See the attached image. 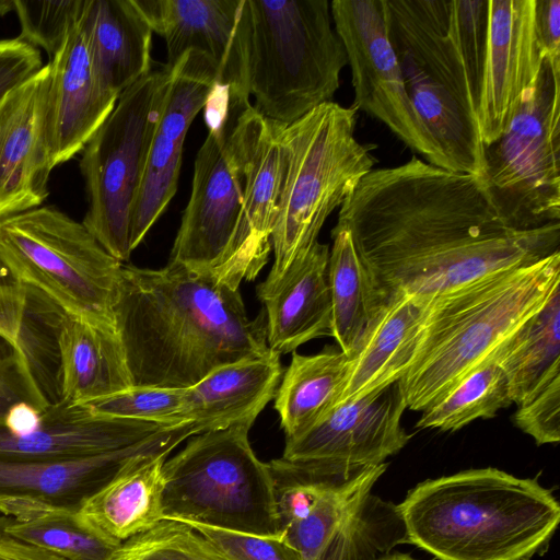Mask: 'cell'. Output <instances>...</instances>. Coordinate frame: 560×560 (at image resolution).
Here are the masks:
<instances>
[{"label": "cell", "instance_id": "6da1fadb", "mask_svg": "<svg viewBox=\"0 0 560 560\" xmlns=\"http://www.w3.org/2000/svg\"><path fill=\"white\" fill-rule=\"evenodd\" d=\"M346 229L381 291L432 296L487 273L537 262L557 252L560 222L510 226L481 177L419 158L373 168L345 199Z\"/></svg>", "mask_w": 560, "mask_h": 560}, {"label": "cell", "instance_id": "7a4b0ae2", "mask_svg": "<svg viewBox=\"0 0 560 560\" xmlns=\"http://www.w3.org/2000/svg\"><path fill=\"white\" fill-rule=\"evenodd\" d=\"M113 315L133 386L189 388L270 351L264 310L250 319L240 289L171 261L161 269L124 264Z\"/></svg>", "mask_w": 560, "mask_h": 560}, {"label": "cell", "instance_id": "3957f363", "mask_svg": "<svg viewBox=\"0 0 560 560\" xmlns=\"http://www.w3.org/2000/svg\"><path fill=\"white\" fill-rule=\"evenodd\" d=\"M397 506L407 542L438 560H528L560 522L550 490L492 467L425 480Z\"/></svg>", "mask_w": 560, "mask_h": 560}, {"label": "cell", "instance_id": "277c9868", "mask_svg": "<svg viewBox=\"0 0 560 560\" xmlns=\"http://www.w3.org/2000/svg\"><path fill=\"white\" fill-rule=\"evenodd\" d=\"M560 289V252L497 270L430 298L412 360L399 380L407 409L447 395Z\"/></svg>", "mask_w": 560, "mask_h": 560}, {"label": "cell", "instance_id": "5b68a950", "mask_svg": "<svg viewBox=\"0 0 560 560\" xmlns=\"http://www.w3.org/2000/svg\"><path fill=\"white\" fill-rule=\"evenodd\" d=\"M246 85L253 107L289 126L332 102L348 63L327 0H244Z\"/></svg>", "mask_w": 560, "mask_h": 560}, {"label": "cell", "instance_id": "8992f818", "mask_svg": "<svg viewBox=\"0 0 560 560\" xmlns=\"http://www.w3.org/2000/svg\"><path fill=\"white\" fill-rule=\"evenodd\" d=\"M357 112L332 101L283 127L287 164L271 232L273 264L257 296L305 256L327 218L374 168L371 149L355 138Z\"/></svg>", "mask_w": 560, "mask_h": 560}, {"label": "cell", "instance_id": "52a82bcc", "mask_svg": "<svg viewBox=\"0 0 560 560\" xmlns=\"http://www.w3.org/2000/svg\"><path fill=\"white\" fill-rule=\"evenodd\" d=\"M203 110L208 135L195 159L190 197L168 261L229 285L232 244L266 118L249 96L219 84Z\"/></svg>", "mask_w": 560, "mask_h": 560}, {"label": "cell", "instance_id": "ba28073f", "mask_svg": "<svg viewBox=\"0 0 560 560\" xmlns=\"http://www.w3.org/2000/svg\"><path fill=\"white\" fill-rule=\"evenodd\" d=\"M387 37L439 167L482 177L477 112L448 35V0H382Z\"/></svg>", "mask_w": 560, "mask_h": 560}, {"label": "cell", "instance_id": "9c48e42d", "mask_svg": "<svg viewBox=\"0 0 560 560\" xmlns=\"http://www.w3.org/2000/svg\"><path fill=\"white\" fill-rule=\"evenodd\" d=\"M254 423L195 434L163 464V518L281 537L269 463L254 453Z\"/></svg>", "mask_w": 560, "mask_h": 560}, {"label": "cell", "instance_id": "30bf717a", "mask_svg": "<svg viewBox=\"0 0 560 560\" xmlns=\"http://www.w3.org/2000/svg\"><path fill=\"white\" fill-rule=\"evenodd\" d=\"M0 262L63 312L115 324L124 264L59 209L40 206L0 220Z\"/></svg>", "mask_w": 560, "mask_h": 560}, {"label": "cell", "instance_id": "8fae6325", "mask_svg": "<svg viewBox=\"0 0 560 560\" xmlns=\"http://www.w3.org/2000/svg\"><path fill=\"white\" fill-rule=\"evenodd\" d=\"M170 81L171 69L164 66L125 90L82 150L88 196L82 223L121 264L132 252V212Z\"/></svg>", "mask_w": 560, "mask_h": 560}, {"label": "cell", "instance_id": "7c38bea8", "mask_svg": "<svg viewBox=\"0 0 560 560\" xmlns=\"http://www.w3.org/2000/svg\"><path fill=\"white\" fill-rule=\"evenodd\" d=\"M481 178L510 226L560 222V65L544 59L506 130L485 147Z\"/></svg>", "mask_w": 560, "mask_h": 560}, {"label": "cell", "instance_id": "4fadbf2b", "mask_svg": "<svg viewBox=\"0 0 560 560\" xmlns=\"http://www.w3.org/2000/svg\"><path fill=\"white\" fill-rule=\"evenodd\" d=\"M406 400L399 381L339 404L301 435L285 440L272 469L322 482L349 480L384 464L411 435L401 424Z\"/></svg>", "mask_w": 560, "mask_h": 560}, {"label": "cell", "instance_id": "5bb4252c", "mask_svg": "<svg viewBox=\"0 0 560 560\" xmlns=\"http://www.w3.org/2000/svg\"><path fill=\"white\" fill-rule=\"evenodd\" d=\"M387 464L327 482L311 512L281 537L302 560H382L407 542L398 506L373 493Z\"/></svg>", "mask_w": 560, "mask_h": 560}, {"label": "cell", "instance_id": "9a60e30c", "mask_svg": "<svg viewBox=\"0 0 560 560\" xmlns=\"http://www.w3.org/2000/svg\"><path fill=\"white\" fill-rule=\"evenodd\" d=\"M330 13L351 69V107L381 120L428 163L439 166L436 149L409 98L387 37L382 0H334Z\"/></svg>", "mask_w": 560, "mask_h": 560}, {"label": "cell", "instance_id": "2e32d148", "mask_svg": "<svg viewBox=\"0 0 560 560\" xmlns=\"http://www.w3.org/2000/svg\"><path fill=\"white\" fill-rule=\"evenodd\" d=\"M198 433L190 422L163 428L128 447L74 460L0 457V514L25 521L51 513H77L86 499L131 462L168 455Z\"/></svg>", "mask_w": 560, "mask_h": 560}, {"label": "cell", "instance_id": "e0dca14e", "mask_svg": "<svg viewBox=\"0 0 560 560\" xmlns=\"http://www.w3.org/2000/svg\"><path fill=\"white\" fill-rule=\"evenodd\" d=\"M217 83L214 63L196 50H188L171 69L132 212L131 250L143 241L176 194L186 135Z\"/></svg>", "mask_w": 560, "mask_h": 560}, {"label": "cell", "instance_id": "ac0fdd59", "mask_svg": "<svg viewBox=\"0 0 560 560\" xmlns=\"http://www.w3.org/2000/svg\"><path fill=\"white\" fill-rule=\"evenodd\" d=\"M487 55L478 127L483 147L506 130L536 82L544 55L536 38L535 0H489Z\"/></svg>", "mask_w": 560, "mask_h": 560}, {"label": "cell", "instance_id": "d6986e66", "mask_svg": "<svg viewBox=\"0 0 560 560\" xmlns=\"http://www.w3.org/2000/svg\"><path fill=\"white\" fill-rule=\"evenodd\" d=\"M49 73L47 63L0 98V220L40 207L48 196Z\"/></svg>", "mask_w": 560, "mask_h": 560}, {"label": "cell", "instance_id": "ffe728a7", "mask_svg": "<svg viewBox=\"0 0 560 560\" xmlns=\"http://www.w3.org/2000/svg\"><path fill=\"white\" fill-rule=\"evenodd\" d=\"M166 44V68L188 51L206 55L219 85L249 96L246 85L244 0H135Z\"/></svg>", "mask_w": 560, "mask_h": 560}, {"label": "cell", "instance_id": "44dd1931", "mask_svg": "<svg viewBox=\"0 0 560 560\" xmlns=\"http://www.w3.org/2000/svg\"><path fill=\"white\" fill-rule=\"evenodd\" d=\"M48 66L46 135L55 168L83 150L118 98L96 77L81 23Z\"/></svg>", "mask_w": 560, "mask_h": 560}, {"label": "cell", "instance_id": "7402d4cb", "mask_svg": "<svg viewBox=\"0 0 560 560\" xmlns=\"http://www.w3.org/2000/svg\"><path fill=\"white\" fill-rule=\"evenodd\" d=\"M163 428L147 421L98 415L85 404L58 400L42 412L40 424L31 434L13 436L0 429V457L83 459L128 447Z\"/></svg>", "mask_w": 560, "mask_h": 560}, {"label": "cell", "instance_id": "603a6c76", "mask_svg": "<svg viewBox=\"0 0 560 560\" xmlns=\"http://www.w3.org/2000/svg\"><path fill=\"white\" fill-rule=\"evenodd\" d=\"M56 348L59 400L88 404L133 387L115 324L62 312Z\"/></svg>", "mask_w": 560, "mask_h": 560}, {"label": "cell", "instance_id": "cb8c5ba5", "mask_svg": "<svg viewBox=\"0 0 560 560\" xmlns=\"http://www.w3.org/2000/svg\"><path fill=\"white\" fill-rule=\"evenodd\" d=\"M283 127L266 119L257 142L232 244L229 285L233 289L254 280L272 249L271 232L287 164Z\"/></svg>", "mask_w": 560, "mask_h": 560}, {"label": "cell", "instance_id": "d4e9b609", "mask_svg": "<svg viewBox=\"0 0 560 560\" xmlns=\"http://www.w3.org/2000/svg\"><path fill=\"white\" fill-rule=\"evenodd\" d=\"M329 246L318 241L281 281L258 296L266 315L267 345L278 355L330 336Z\"/></svg>", "mask_w": 560, "mask_h": 560}, {"label": "cell", "instance_id": "484cf974", "mask_svg": "<svg viewBox=\"0 0 560 560\" xmlns=\"http://www.w3.org/2000/svg\"><path fill=\"white\" fill-rule=\"evenodd\" d=\"M281 376L280 355L271 350L220 366L185 388L186 421L196 424L200 433L254 423L275 398Z\"/></svg>", "mask_w": 560, "mask_h": 560}, {"label": "cell", "instance_id": "4316f807", "mask_svg": "<svg viewBox=\"0 0 560 560\" xmlns=\"http://www.w3.org/2000/svg\"><path fill=\"white\" fill-rule=\"evenodd\" d=\"M101 85L115 97L150 73L153 32L135 0H88L80 21Z\"/></svg>", "mask_w": 560, "mask_h": 560}, {"label": "cell", "instance_id": "83f0119b", "mask_svg": "<svg viewBox=\"0 0 560 560\" xmlns=\"http://www.w3.org/2000/svg\"><path fill=\"white\" fill-rule=\"evenodd\" d=\"M430 298L409 293L388 298L351 355L348 381L338 405L402 377L412 360Z\"/></svg>", "mask_w": 560, "mask_h": 560}, {"label": "cell", "instance_id": "f1b7e54d", "mask_svg": "<svg viewBox=\"0 0 560 560\" xmlns=\"http://www.w3.org/2000/svg\"><path fill=\"white\" fill-rule=\"evenodd\" d=\"M167 455L138 458L93 493L77 512L82 523L121 545L163 518V464Z\"/></svg>", "mask_w": 560, "mask_h": 560}, {"label": "cell", "instance_id": "f546056e", "mask_svg": "<svg viewBox=\"0 0 560 560\" xmlns=\"http://www.w3.org/2000/svg\"><path fill=\"white\" fill-rule=\"evenodd\" d=\"M350 363L351 357L334 347L315 354L292 352L275 396L285 440L301 435L338 405Z\"/></svg>", "mask_w": 560, "mask_h": 560}, {"label": "cell", "instance_id": "4dcf8cb0", "mask_svg": "<svg viewBox=\"0 0 560 560\" xmlns=\"http://www.w3.org/2000/svg\"><path fill=\"white\" fill-rule=\"evenodd\" d=\"M328 284L331 302V330L339 349L352 355L387 302L372 271L363 260L350 233L331 231Z\"/></svg>", "mask_w": 560, "mask_h": 560}, {"label": "cell", "instance_id": "1f68e13d", "mask_svg": "<svg viewBox=\"0 0 560 560\" xmlns=\"http://www.w3.org/2000/svg\"><path fill=\"white\" fill-rule=\"evenodd\" d=\"M483 360L493 361L503 371L511 400L517 406L560 375V289Z\"/></svg>", "mask_w": 560, "mask_h": 560}, {"label": "cell", "instance_id": "d6a6232c", "mask_svg": "<svg viewBox=\"0 0 560 560\" xmlns=\"http://www.w3.org/2000/svg\"><path fill=\"white\" fill-rule=\"evenodd\" d=\"M512 404L503 371L483 360L447 395L421 411L416 428L453 432L476 419L492 418Z\"/></svg>", "mask_w": 560, "mask_h": 560}, {"label": "cell", "instance_id": "836d02e7", "mask_svg": "<svg viewBox=\"0 0 560 560\" xmlns=\"http://www.w3.org/2000/svg\"><path fill=\"white\" fill-rule=\"evenodd\" d=\"M3 529L66 560H107L119 547L82 523L77 513H51L25 521L4 516Z\"/></svg>", "mask_w": 560, "mask_h": 560}, {"label": "cell", "instance_id": "e575fe53", "mask_svg": "<svg viewBox=\"0 0 560 560\" xmlns=\"http://www.w3.org/2000/svg\"><path fill=\"white\" fill-rule=\"evenodd\" d=\"M107 560H228L191 525L162 520L126 540Z\"/></svg>", "mask_w": 560, "mask_h": 560}, {"label": "cell", "instance_id": "d590c367", "mask_svg": "<svg viewBox=\"0 0 560 560\" xmlns=\"http://www.w3.org/2000/svg\"><path fill=\"white\" fill-rule=\"evenodd\" d=\"M489 0H451L448 35L478 112L489 30Z\"/></svg>", "mask_w": 560, "mask_h": 560}, {"label": "cell", "instance_id": "8d00e7d4", "mask_svg": "<svg viewBox=\"0 0 560 560\" xmlns=\"http://www.w3.org/2000/svg\"><path fill=\"white\" fill-rule=\"evenodd\" d=\"M88 0H14L21 24L20 37L38 48L51 60L79 25Z\"/></svg>", "mask_w": 560, "mask_h": 560}, {"label": "cell", "instance_id": "74e56055", "mask_svg": "<svg viewBox=\"0 0 560 560\" xmlns=\"http://www.w3.org/2000/svg\"><path fill=\"white\" fill-rule=\"evenodd\" d=\"M185 389L133 386L88 405L103 416L141 420L161 427H175L186 421Z\"/></svg>", "mask_w": 560, "mask_h": 560}, {"label": "cell", "instance_id": "f35d334b", "mask_svg": "<svg viewBox=\"0 0 560 560\" xmlns=\"http://www.w3.org/2000/svg\"><path fill=\"white\" fill-rule=\"evenodd\" d=\"M20 401L40 411L50 406L21 346L0 334V416Z\"/></svg>", "mask_w": 560, "mask_h": 560}, {"label": "cell", "instance_id": "ab89813d", "mask_svg": "<svg viewBox=\"0 0 560 560\" xmlns=\"http://www.w3.org/2000/svg\"><path fill=\"white\" fill-rule=\"evenodd\" d=\"M202 534L228 560H302L282 537H262L189 524Z\"/></svg>", "mask_w": 560, "mask_h": 560}, {"label": "cell", "instance_id": "60d3db41", "mask_svg": "<svg viewBox=\"0 0 560 560\" xmlns=\"http://www.w3.org/2000/svg\"><path fill=\"white\" fill-rule=\"evenodd\" d=\"M514 423L532 436L537 445L560 441V375L517 406Z\"/></svg>", "mask_w": 560, "mask_h": 560}, {"label": "cell", "instance_id": "b9f144b4", "mask_svg": "<svg viewBox=\"0 0 560 560\" xmlns=\"http://www.w3.org/2000/svg\"><path fill=\"white\" fill-rule=\"evenodd\" d=\"M42 67L38 48L20 36L0 39V98Z\"/></svg>", "mask_w": 560, "mask_h": 560}, {"label": "cell", "instance_id": "7bdbcfd3", "mask_svg": "<svg viewBox=\"0 0 560 560\" xmlns=\"http://www.w3.org/2000/svg\"><path fill=\"white\" fill-rule=\"evenodd\" d=\"M534 22L544 57L560 65V0H535Z\"/></svg>", "mask_w": 560, "mask_h": 560}, {"label": "cell", "instance_id": "ee69618b", "mask_svg": "<svg viewBox=\"0 0 560 560\" xmlns=\"http://www.w3.org/2000/svg\"><path fill=\"white\" fill-rule=\"evenodd\" d=\"M0 516V560H66L44 548L23 541L3 529Z\"/></svg>", "mask_w": 560, "mask_h": 560}, {"label": "cell", "instance_id": "f6af8a7d", "mask_svg": "<svg viewBox=\"0 0 560 560\" xmlns=\"http://www.w3.org/2000/svg\"><path fill=\"white\" fill-rule=\"evenodd\" d=\"M42 412L26 401L13 404L3 417V430L13 436L31 434L39 427Z\"/></svg>", "mask_w": 560, "mask_h": 560}, {"label": "cell", "instance_id": "bcb514c9", "mask_svg": "<svg viewBox=\"0 0 560 560\" xmlns=\"http://www.w3.org/2000/svg\"><path fill=\"white\" fill-rule=\"evenodd\" d=\"M14 10V0H0V18Z\"/></svg>", "mask_w": 560, "mask_h": 560}, {"label": "cell", "instance_id": "7dc6e473", "mask_svg": "<svg viewBox=\"0 0 560 560\" xmlns=\"http://www.w3.org/2000/svg\"><path fill=\"white\" fill-rule=\"evenodd\" d=\"M382 560H416V559H413L409 555H405V553H390V555L386 556L385 558H383Z\"/></svg>", "mask_w": 560, "mask_h": 560}]
</instances>
